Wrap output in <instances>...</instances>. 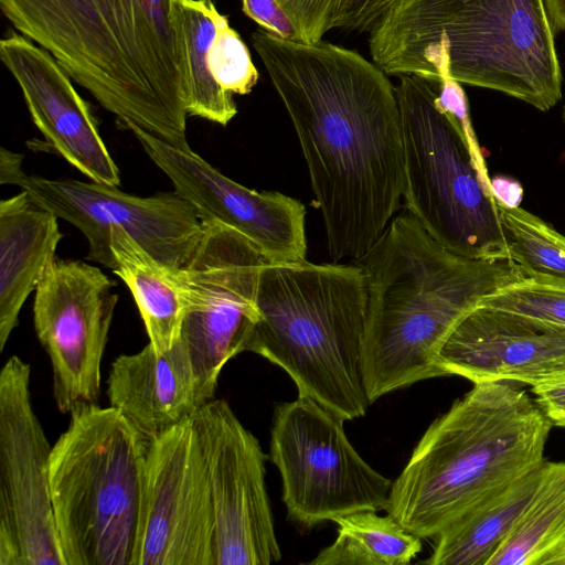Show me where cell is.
Returning <instances> with one entry per match:
<instances>
[{
	"mask_svg": "<svg viewBox=\"0 0 565 565\" xmlns=\"http://www.w3.org/2000/svg\"><path fill=\"white\" fill-rule=\"evenodd\" d=\"M252 45L296 130L333 263H355L398 210L404 149L395 86L373 61L259 29Z\"/></svg>",
	"mask_w": 565,
	"mask_h": 565,
	"instance_id": "6da1fadb",
	"label": "cell"
},
{
	"mask_svg": "<svg viewBox=\"0 0 565 565\" xmlns=\"http://www.w3.org/2000/svg\"><path fill=\"white\" fill-rule=\"evenodd\" d=\"M0 9L124 127L189 147L186 64L171 0H0Z\"/></svg>",
	"mask_w": 565,
	"mask_h": 565,
	"instance_id": "7a4b0ae2",
	"label": "cell"
},
{
	"mask_svg": "<svg viewBox=\"0 0 565 565\" xmlns=\"http://www.w3.org/2000/svg\"><path fill=\"white\" fill-rule=\"evenodd\" d=\"M367 320L363 372L369 399L447 376L438 351L481 300L525 279L509 257L471 258L438 244L405 209L356 260Z\"/></svg>",
	"mask_w": 565,
	"mask_h": 565,
	"instance_id": "3957f363",
	"label": "cell"
},
{
	"mask_svg": "<svg viewBox=\"0 0 565 565\" xmlns=\"http://www.w3.org/2000/svg\"><path fill=\"white\" fill-rule=\"evenodd\" d=\"M554 36L544 0H395L369 47L387 75L447 72L546 111L562 97Z\"/></svg>",
	"mask_w": 565,
	"mask_h": 565,
	"instance_id": "277c9868",
	"label": "cell"
},
{
	"mask_svg": "<svg viewBox=\"0 0 565 565\" xmlns=\"http://www.w3.org/2000/svg\"><path fill=\"white\" fill-rule=\"evenodd\" d=\"M552 428L512 382H480L436 418L393 481L385 511L420 539L540 467Z\"/></svg>",
	"mask_w": 565,
	"mask_h": 565,
	"instance_id": "5b68a950",
	"label": "cell"
},
{
	"mask_svg": "<svg viewBox=\"0 0 565 565\" xmlns=\"http://www.w3.org/2000/svg\"><path fill=\"white\" fill-rule=\"evenodd\" d=\"M258 319L246 351L282 369L298 395L344 420L371 402L363 372L367 295L356 264L269 263L258 277Z\"/></svg>",
	"mask_w": 565,
	"mask_h": 565,
	"instance_id": "8992f818",
	"label": "cell"
},
{
	"mask_svg": "<svg viewBox=\"0 0 565 565\" xmlns=\"http://www.w3.org/2000/svg\"><path fill=\"white\" fill-rule=\"evenodd\" d=\"M404 149L405 209L450 252L508 257L491 179L460 83L402 75L395 86Z\"/></svg>",
	"mask_w": 565,
	"mask_h": 565,
	"instance_id": "52a82bcc",
	"label": "cell"
},
{
	"mask_svg": "<svg viewBox=\"0 0 565 565\" xmlns=\"http://www.w3.org/2000/svg\"><path fill=\"white\" fill-rule=\"evenodd\" d=\"M70 414L49 466L65 565H135L149 440L113 406Z\"/></svg>",
	"mask_w": 565,
	"mask_h": 565,
	"instance_id": "ba28073f",
	"label": "cell"
},
{
	"mask_svg": "<svg viewBox=\"0 0 565 565\" xmlns=\"http://www.w3.org/2000/svg\"><path fill=\"white\" fill-rule=\"evenodd\" d=\"M345 420L303 395L275 407L269 458L289 520L310 529L362 510H385L393 481L348 439Z\"/></svg>",
	"mask_w": 565,
	"mask_h": 565,
	"instance_id": "9c48e42d",
	"label": "cell"
},
{
	"mask_svg": "<svg viewBox=\"0 0 565 565\" xmlns=\"http://www.w3.org/2000/svg\"><path fill=\"white\" fill-rule=\"evenodd\" d=\"M203 223L192 256L177 271L184 301L180 340L191 359L202 405L213 399L224 365L246 352L258 319L259 273L273 263L233 227Z\"/></svg>",
	"mask_w": 565,
	"mask_h": 565,
	"instance_id": "30bf717a",
	"label": "cell"
},
{
	"mask_svg": "<svg viewBox=\"0 0 565 565\" xmlns=\"http://www.w3.org/2000/svg\"><path fill=\"white\" fill-rule=\"evenodd\" d=\"M0 183L19 186L38 204L77 227L88 243L87 259L111 271L116 268L110 246L114 227L126 231L157 260L175 270L186 265L204 230L196 210L175 190L137 196L92 180L26 174L22 156L3 147Z\"/></svg>",
	"mask_w": 565,
	"mask_h": 565,
	"instance_id": "8fae6325",
	"label": "cell"
},
{
	"mask_svg": "<svg viewBox=\"0 0 565 565\" xmlns=\"http://www.w3.org/2000/svg\"><path fill=\"white\" fill-rule=\"evenodd\" d=\"M30 377L17 355L0 372V565H65L50 491L52 447Z\"/></svg>",
	"mask_w": 565,
	"mask_h": 565,
	"instance_id": "7c38bea8",
	"label": "cell"
},
{
	"mask_svg": "<svg viewBox=\"0 0 565 565\" xmlns=\"http://www.w3.org/2000/svg\"><path fill=\"white\" fill-rule=\"evenodd\" d=\"M209 470L214 565H269L281 552L266 489L267 456L228 403L211 399L192 415Z\"/></svg>",
	"mask_w": 565,
	"mask_h": 565,
	"instance_id": "4fadbf2b",
	"label": "cell"
},
{
	"mask_svg": "<svg viewBox=\"0 0 565 565\" xmlns=\"http://www.w3.org/2000/svg\"><path fill=\"white\" fill-rule=\"evenodd\" d=\"M115 286L98 267L55 256L35 288L34 329L51 361L62 413L99 398L100 364L118 301Z\"/></svg>",
	"mask_w": 565,
	"mask_h": 565,
	"instance_id": "5bb4252c",
	"label": "cell"
},
{
	"mask_svg": "<svg viewBox=\"0 0 565 565\" xmlns=\"http://www.w3.org/2000/svg\"><path fill=\"white\" fill-rule=\"evenodd\" d=\"M135 565H214L209 470L192 418L149 440Z\"/></svg>",
	"mask_w": 565,
	"mask_h": 565,
	"instance_id": "9a60e30c",
	"label": "cell"
},
{
	"mask_svg": "<svg viewBox=\"0 0 565 565\" xmlns=\"http://www.w3.org/2000/svg\"><path fill=\"white\" fill-rule=\"evenodd\" d=\"M174 190L196 210L202 222L216 221L238 231L275 263L306 260V209L279 192L250 190L225 177L190 147L170 145L127 125Z\"/></svg>",
	"mask_w": 565,
	"mask_h": 565,
	"instance_id": "2e32d148",
	"label": "cell"
},
{
	"mask_svg": "<svg viewBox=\"0 0 565 565\" xmlns=\"http://www.w3.org/2000/svg\"><path fill=\"white\" fill-rule=\"evenodd\" d=\"M437 358L447 376L472 383L564 382L565 326L479 303L452 328Z\"/></svg>",
	"mask_w": 565,
	"mask_h": 565,
	"instance_id": "e0dca14e",
	"label": "cell"
},
{
	"mask_svg": "<svg viewBox=\"0 0 565 565\" xmlns=\"http://www.w3.org/2000/svg\"><path fill=\"white\" fill-rule=\"evenodd\" d=\"M0 58L49 146L89 180L118 186L119 169L96 120L58 62L14 31L1 39Z\"/></svg>",
	"mask_w": 565,
	"mask_h": 565,
	"instance_id": "ac0fdd59",
	"label": "cell"
},
{
	"mask_svg": "<svg viewBox=\"0 0 565 565\" xmlns=\"http://www.w3.org/2000/svg\"><path fill=\"white\" fill-rule=\"evenodd\" d=\"M107 395L110 406L148 440L192 417L202 406L191 359L179 339L168 351L148 343L111 363Z\"/></svg>",
	"mask_w": 565,
	"mask_h": 565,
	"instance_id": "d6986e66",
	"label": "cell"
},
{
	"mask_svg": "<svg viewBox=\"0 0 565 565\" xmlns=\"http://www.w3.org/2000/svg\"><path fill=\"white\" fill-rule=\"evenodd\" d=\"M57 216L29 193L0 201V350L19 323L21 308L55 257L63 235Z\"/></svg>",
	"mask_w": 565,
	"mask_h": 565,
	"instance_id": "ffe728a7",
	"label": "cell"
},
{
	"mask_svg": "<svg viewBox=\"0 0 565 565\" xmlns=\"http://www.w3.org/2000/svg\"><path fill=\"white\" fill-rule=\"evenodd\" d=\"M545 461L477 505L435 537L427 565H488L530 504Z\"/></svg>",
	"mask_w": 565,
	"mask_h": 565,
	"instance_id": "44dd1931",
	"label": "cell"
},
{
	"mask_svg": "<svg viewBox=\"0 0 565 565\" xmlns=\"http://www.w3.org/2000/svg\"><path fill=\"white\" fill-rule=\"evenodd\" d=\"M116 260L114 274L127 285L145 323L149 343L157 352L171 349L180 339L184 301L175 269L160 263L126 231H110Z\"/></svg>",
	"mask_w": 565,
	"mask_h": 565,
	"instance_id": "7402d4cb",
	"label": "cell"
},
{
	"mask_svg": "<svg viewBox=\"0 0 565 565\" xmlns=\"http://www.w3.org/2000/svg\"><path fill=\"white\" fill-rule=\"evenodd\" d=\"M171 10L185 56L188 115L226 126L236 116L237 106L234 94L215 81L209 56L227 17L213 0H171Z\"/></svg>",
	"mask_w": 565,
	"mask_h": 565,
	"instance_id": "603a6c76",
	"label": "cell"
},
{
	"mask_svg": "<svg viewBox=\"0 0 565 565\" xmlns=\"http://www.w3.org/2000/svg\"><path fill=\"white\" fill-rule=\"evenodd\" d=\"M488 565H565V462H546L519 522Z\"/></svg>",
	"mask_w": 565,
	"mask_h": 565,
	"instance_id": "cb8c5ba5",
	"label": "cell"
},
{
	"mask_svg": "<svg viewBox=\"0 0 565 565\" xmlns=\"http://www.w3.org/2000/svg\"><path fill=\"white\" fill-rule=\"evenodd\" d=\"M362 510L337 518V537L308 562L311 565H407L422 539L387 513Z\"/></svg>",
	"mask_w": 565,
	"mask_h": 565,
	"instance_id": "d4e9b609",
	"label": "cell"
},
{
	"mask_svg": "<svg viewBox=\"0 0 565 565\" xmlns=\"http://www.w3.org/2000/svg\"><path fill=\"white\" fill-rule=\"evenodd\" d=\"M497 204L508 257L525 279L565 284V236L520 206Z\"/></svg>",
	"mask_w": 565,
	"mask_h": 565,
	"instance_id": "484cf974",
	"label": "cell"
},
{
	"mask_svg": "<svg viewBox=\"0 0 565 565\" xmlns=\"http://www.w3.org/2000/svg\"><path fill=\"white\" fill-rule=\"evenodd\" d=\"M480 303L565 326V284L522 279L483 298Z\"/></svg>",
	"mask_w": 565,
	"mask_h": 565,
	"instance_id": "4316f807",
	"label": "cell"
},
{
	"mask_svg": "<svg viewBox=\"0 0 565 565\" xmlns=\"http://www.w3.org/2000/svg\"><path fill=\"white\" fill-rule=\"evenodd\" d=\"M209 63L215 81L227 92L247 95L259 79L249 50L224 20L210 50Z\"/></svg>",
	"mask_w": 565,
	"mask_h": 565,
	"instance_id": "83f0119b",
	"label": "cell"
},
{
	"mask_svg": "<svg viewBox=\"0 0 565 565\" xmlns=\"http://www.w3.org/2000/svg\"><path fill=\"white\" fill-rule=\"evenodd\" d=\"M294 23L302 43H316L343 29L356 0H276Z\"/></svg>",
	"mask_w": 565,
	"mask_h": 565,
	"instance_id": "f1b7e54d",
	"label": "cell"
},
{
	"mask_svg": "<svg viewBox=\"0 0 565 565\" xmlns=\"http://www.w3.org/2000/svg\"><path fill=\"white\" fill-rule=\"evenodd\" d=\"M242 10L270 34L301 42L294 23L276 0H242Z\"/></svg>",
	"mask_w": 565,
	"mask_h": 565,
	"instance_id": "f546056e",
	"label": "cell"
},
{
	"mask_svg": "<svg viewBox=\"0 0 565 565\" xmlns=\"http://www.w3.org/2000/svg\"><path fill=\"white\" fill-rule=\"evenodd\" d=\"M532 393L551 423L565 427V381L534 386Z\"/></svg>",
	"mask_w": 565,
	"mask_h": 565,
	"instance_id": "4dcf8cb0",
	"label": "cell"
},
{
	"mask_svg": "<svg viewBox=\"0 0 565 565\" xmlns=\"http://www.w3.org/2000/svg\"><path fill=\"white\" fill-rule=\"evenodd\" d=\"M395 0H356L348 21L347 31L370 32L379 18Z\"/></svg>",
	"mask_w": 565,
	"mask_h": 565,
	"instance_id": "1f68e13d",
	"label": "cell"
},
{
	"mask_svg": "<svg viewBox=\"0 0 565 565\" xmlns=\"http://www.w3.org/2000/svg\"><path fill=\"white\" fill-rule=\"evenodd\" d=\"M491 189L498 203L519 206L522 199V188L518 182L507 178H497L491 180Z\"/></svg>",
	"mask_w": 565,
	"mask_h": 565,
	"instance_id": "d6a6232c",
	"label": "cell"
},
{
	"mask_svg": "<svg viewBox=\"0 0 565 565\" xmlns=\"http://www.w3.org/2000/svg\"><path fill=\"white\" fill-rule=\"evenodd\" d=\"M554 33L565 30V0H544Z\"/></svg>",
	"mask_w": 565,
	"mask_h": 565,
	"instance_id": "836d02e7",
	"label": "cell"
},
{
	"mask_svg": "<svg viewBox=\"0 0 565 565\" xmlns=\"http://www.w3.org/2000/svg\"><path fill=\"white\" fill-rule=\"evenodd\" d=\"M563 118H564V121H565V107H564V111H563Z\"/></svg>",
	"mask_w": 565,
	"mask_h": 565,
	"instance_id": "e575fe53",
	"label": "cell"
}]
</instances>
